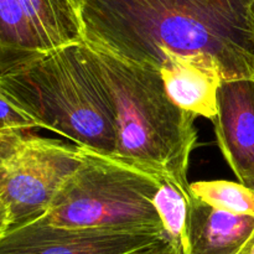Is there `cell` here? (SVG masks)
<instances>
[{
  "instance_id": "14",
  "label": "cell",
  "mask_w": 254,
  "mask_h": 254,
  "mask_svg": "<svg viewBox=\"0 0 254 254\" xmlns=\"http://www.w3.org/2000/svg\"><path fill=\"white\" fill-rule=\"evenodd\" d=\"M39 124L0 86V131L10 129H35Z\"/></svg>"
},
{
  "instance_id": "11",
  "label": "cell",
  "mask_w": 254,
  "mask_h": 254,
  "mask_svg": "<svg viewBox=\"0 0 254 254\" xmlns=\"http://www.w3.org/2000/svg\"><path fill=\"white\" fill-rule=\"evenodd\" d=\"M45 52L19 0H0V76L30 64Z\"/></svg>"
},
{
  "instance_id": "13",
  "label": "cell",
  "mask_w": 254,
  "mask_h": 254,
  "mask_svg": "<svg viewBox=\"0 0 254 254\" xmlns=\"http://www.w3.org/2000/svg\"><path fill=\"white\" fill-rule=\"evenodd\" d=\"M190 195L218 210L254 217V190L241 183L197 181L190 184Z\"/></svg>"
},
{
  "instance_id": "16",
  "label": "cell",
  "mask_w": 254,
  "mask_h": 254,
  "mask_svg": "<svg viewBox=\"0 0 254 254\" xmlns=\"http://www.w3.org/2000/svg\"><path fill=\"white\" fill-rule=\"evenodd\" d=\"M10 227V213L7 206L5 205L1 195H0V236Z\"/></svg>"
},
{
  "instance_id": "15",
  "label": "cell",
  "mask_w": 254,
  "mask_h": 254,
  "mask_svg": "<svg viewBox=\"0 0 254 254\" xmlns=\"http://www.w3.org/2000/svg\"><path fill=\"white\" fill-rule=\"evenodd\" d=\"M133 254H180V252L176 250L175 246L170 241H166V242L160 243V245L155 246V247L148 248V250L140 251V252Z\"/></svg>"
},
{
  "instance_id": "9",
  "label": "cell",
  "mask_w": 254,
  "mask_h": 254,
  "mask_svg": "<svg viewBox=\"0 0 254 254\" xmlns=\"http://www.w3.org/2000/svg\"><path fill=\"white\" fill-rule=\"evenodd\" d=\"M188 206L190 254H237L253 235V216L233 215L192 196Z\"/></svg>"
},
{
  "instance_id": "17",
  "label": "cell",
  "mask_w": 254,
  "mask_h": 254,
  "mask_svg": "<svg viewBox=\"0 0 254 254\" xmlns=\"http://www.w3.org/2000/svg\"><path fill=\"white\" fill-rule=\"evenodd\" d=\"M237 254H254V232Z\"/></svg>"
},
{
  "instance_id": "12",
  "label": "cell",
  "mask_w": 254,
  "mask_h": 254,
  "mask_svg": "<svg viewBox=\"0 0 254 254\" xmlns=\"http://www.w3.org/2000/svg\"><path fill=\"white\" fill-rule=\"evenodd\" d=\"M189 197L190 196H186L170 180L163 179L153 200L164 232L180 254H190L188 238Z\"/></svg>"
},
{
  "instance_id": "4",
  "label": "cell",
  "mask_w": 254,
  "mask_h": 254,
  "mask_svg": "<svg viewBox=\"0 0 254 254\" xmlns=\"http://www.w3.org/2000/svg\"><path fill=\"white\" fill-rule=\"evenodd\" d=\"M84 154V163L41 218L68 228L164 232L153 202L164 178L114 159Z\"/></svg>"
},
{
  "instance_id": "3",
  "label": "cell",
  "mask_w": 254,
  "mask_h": 254,
  "mask_svg": "<svg viewBox=\"0 0 254 254\" xmlns=\"http://www.w3.org/2000/svg\"><path fill=\"white\" fill-rule=\"evenodd\" d=\"M0 86L40 128L64 136L82 150L114 158L113 107L83 41L45 52L2 74Z\"/></svg>"
},
{
  "instance_id": "10",
  "label": "cell",
  "mask_w": 254,
  "mask_h": 254,
  "mask_svg": "<svg viewBox=\"0 0 254 254\" xmlns=\"http://www.w3.org/2000/svg\"><path fill=\"white\" fill-rule=\"evenodd\" d=\"M46 52L82 41V0H19Z\"/></svg>"
},
{
  "instance_id": "1",
  "label": "cell",
  "mask_w": 254,
  "mask_h": 254,
  "mask_svg": "<svg viewBox=\"0 0 254 254\" xmlns=\"http://www.w3.org/2000/svg\"><path fill=\"white\" fill-rule=\"evenodd\" d=\"M82 41L160 71L168 54L254 78V0H82Z\"/></svg>"
},
{
  "instance_id": "5",
  "label": "cell",
  "mask_w": 254,
  "mask_h": 254,
  "mask_svg": "<svg viewBox=\"0 0 254 254\" xmlns=\"http://www.w3.org/2000/svg\"><path fill=\"white\" fill-rule=\"evenodd\" d=\"M84 159L78 146L42 138L30 129L0 131V195L10 227L44 217Z\"/></svg>"
},
{
  "instance_id": "6",
  "label": "cell",
  "mask_w": 254,
  "mask_h": 254,
  "mask_svg": "<svg viewBox=\"0 0 254 254\" xmlns=\"http://www.w3.org/2000/svg\"><path fill=\"white\" fill-rule=\"evenodd\" d=\"M166 241L164 232L68 228L39 218L7 228L0 254H133Z\"/></svg>"
},
{
  "instance_id": "2",
  "label": "cell",
  "mask_w": 254,
  "mask_h": 254,
  "mask_svg": "<svg viewBox=\"0 0 254 254\" xmlns=\"http://www.w3.org/2000/svg\"><path fill=\"white\" fill-rule=\"evenodd\" d=\"M87 47L116 117L114 160L168 179L191 196L188 170L197 141L196 117L171 101L158 69Z\"/></svg>"
},
{
  "instance_id": "7",
  "label": "cell",
  "mask_w": 254,
  "mask_h": 254,
  "mask_svg": "<svg viewBox=\"0 0 254 254\" xmlns=\"http://www.w3.org/2000/svg\"><path fill=\"white\" fill-rule=\"evenodd\" d=\"M212 123L221 153L238 183L254 190V78L221 83Z\"/></svg>"
},
{
  "instance_id": "8",
  "label": "cell",
  "mask_w": 254,
  "mask_h": 254,
  "mask_svg": "<svg viewBox=\"0 0 254 254\" xmlns=\"http://www.w3.org/2000/svg\"><path fill=\"white\" fill-rule=\"evenodd\" d=\"M166 93L183 111L213 122L217 116V93L225 81L217 64L168 54L161 66Z\"/></svg>"
}]
</instances>
